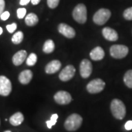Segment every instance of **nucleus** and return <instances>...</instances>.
<instances>
[{
	"label": "nucleus",
	"instance_id": "nucleus-1",
	"mask_svg": "<svg viewBox=\"0 0 132 132\" xmlns=\"http://www.w3.org/2000/svg\"><path fill=\"white\" fill-rule=\"evenodd\" d=\"M111 113L116 119L122 120L126 114V108L124 103L119 99L115 98L111 102L110 105Z\"/></svg>",
	"mask_w": 132,
	"mask_h": 132
},
{
	"label": "nucleus",
	"instance_id": "nucleus-2",
	"mask_svg": "<svg viewBox=\"0 0 132 132\" xmlns=\"http://www.w3.org/2000/svg\"><path fill=\"white\" fill-rule=\"evenodd\" d=\"M82 122V118L78 114H72L69 116L64 122V127L69 131H76L80 127Z\"/></svg>",
	"mask_w": 132,
	"mask_h": 132
},
{
	"label": "nucleus",
	"instance_id": "nucleus-3",
	"mask_svg": "<svg viewBox=\"0 0 132 132\" xmlns=\"http://www.w3.org/2000/svg\"><path fill=\"white\" fill-rule=\"evenodd\" d=\"M72 15L74 20L80 24H84L87 20V9L85 4H79L74 8Z\"/></svg>",
	"mask_w": 132,
	"mask_h": 132
},
{
	"label": "nucleus",
	"instance_id": "nucleus-4",
	"mask_svg": "<svg viewBox=\"0 0 132 132\" xmlns=\"http://www.w3.org/2000/svg\"><path fill=\"white\" fill-rule=\"evenodd\" d=\"M111 11L107 9H100L95 13L93 16V21L98 25H103L105 24L111 16Z\"/></svg>",
	"mask_w": 132,
	"mask_h": 132
},
{
	"label": "nucleus",
	"instance_id": "nucleus-5",
	"mask_svg": "<svg viewBox=\"0 0 132 132\" xmlns=\"http://www.w3.org/2000/svg\"><path fill=\"white\" fill-rule=\"evenodd\" d=\"M110 52L111 56L115 59L123 58L128 53L127 47L123 45H114L110 48Z\"/></svg>",
	"mask_w": 132,
	"mask_h": 132
},
{
	"label": "nucleus",
	"instance_id": "nucleus-6",
	"mask_svg": "<svg viewBox=\"0 0 132 132\" xmlns=\"http://www.w3.org/2000/svg\"><path fill=\"white\" fill-rule=\"evenodd\" d=\"M105 86V82L102 79L96 78L87 84V90L90 94H97L102 92Z\"/></svg>",
	"mask_w": 132,
	"mask_h": 132
},
{
	"label": "nucleus",
	"instance_id": "nucleus-7",
	"mask_svg": "<svg viewBox=\"0 0 132 132\" xmlns=\"http://www.w3.org/2000/svg\"><path fill=\"white\" fill-rule=\"evenodd\" d=\"M12 91V83L5 76H0V95L7 96Z\"/></svg>",
	"mask_w": 132,
	"mask_h": 132
},
{
	"label": "nucleus",
	"instance_id": "nucleus-8",
	"mask_svg": "<svg viewBox=\"0 0 132 132\" xmlns=\"http://www.w3.org/2000/svg\"><path fill=\"white\" fill-rule=\"evenodd\" d=\"M92 72V65L88 59H85L81 62L80 65V75L83 78H87L90 77Z\"/></svg>",
	"mask_w": 132,
	"mask_h": 132
},
{
	"label": "nucleus",
	"instance_id": "nucleus-9",
	"mask_svg": "<svg viewBox=\"0 0 132 132\" xmlns=\"http://www.w3.org/2000/svg\"><path fill=\"white\" fill-rule=\"evenodd\" d=\"M55 102L59 105H67L72 101V96L68 92L60 90L57 92L54 95Z\"/></svg>",
	"mask_w": 132,
	"mask_h": 132
},
{
	"label": "nucleus",
	"instance_id": "nucleus-10",
	"mask_svg": "<svg viewBox=\"0 0 132 132\" xmlns=\"http://www.w3.org/2000/svg\"><path fill=\"white\" fill-rule=\"evenodd\" d=\"M76 70L74 66L68 65L62 69L59 75V78L62 81H67L71 80L75 75Z\"/></svg>",
	"mask_w": 132,
	"mask_h": 132
},
{
	"label": "nucleus",
	"instance_id": "nucleus-11",
	"mask_svg": "<svg viewBox=\"0 0 132 132\" xmlns=\"http://www.w3.org/2000/svg\"><path fill=\"white\" fill-rule=\"evenodd\" d=\"M57 29L61 34L69 39H72L75 36L76 33L74 29L65 23L59 24Z\"/></svg>",
	"mask_w": 132,
	"mask_h": 132
},
{
	"label": "nucleus",
	"instance_id": "nucleus-12",
	"mask_svg": "<svg viewBox=\"0 0 132 132\" xmlns=\"http://www.w3.org/2000/svg\"><path fill=\"white\" fill-rule=\"evenodd\" d=\"M102 34L105 39L109 41H116L118 39V34L114 29L109 27L104 28L102 30Z\"/></svg>",
	"mask_w": 132,
	"mask_h": 132
},
{
	"label": "nucleus",
	"instance_id": "nucleus-13",
	"mask_svg": "<svg viewBox=\"0 0 132 132\" xmlns=\"http://www.w3.org/2000/svg\"><path fill=\"white\" fill-rule=\"evenodd\" d=\"M61 67V63L58 60H53L50 62L45 66V72L48 74H53L59 70Z\"/></svg>",
	"mask_w": 132,
	"mask_h": 132
},
{
	"label": "nucleus",
	"instance_id": "nucleus-14",
	"mask_svg": "<svg viewBox=\"0 0 132 132\" xmlns=\"http://www.w3.org/2000/svg\"><path fill=\"white\" fill-rule=\"evenodd\" d=\"M27 57V52L25 50H20L16 52L12 57V62L15 65H21Z\"/></svg>",
	"mask_w": 132,
	"mask_h": 132
},
{
	"label": "nucleus",
	"instance_id": "nucleus-15",
	"mask_svg": "<svg viewBox=\"0 0 132 132\" xmlns=\"http://www.w3.org/2000/svg\"><path fill=\"white\" fill-rule=\"evenodd\" d=\"M33 73L30 70H24L20 73L19 80L22 85H28L32 80Z\"/></svg>",
	"mask_w": 132,
	"mask_h": 132
},
{
	"label": "nucleus",
	"instance_id": "nucleus-16",
	"mask_svg": "<svg viewBox=\"0 0 132 132\" xmlns=\"http://www.w3.org/2000/svg\"><path fill=\"white\" fill-rule=\"evenodd\" d=\"M105 56V52L100 47H97L90 53V57L94 61H100Z\"/></svg>",
	"mask_w": 132,
	"mask_h": 132
},
{
	"label": "nucleus",
	"instance_id": "nucleus-17",
	"mask_svg": "<svg viewBox=\"0 0 132 132\" xmlns=\"http://www.w3.org/2000/svg\"><path fill=\"white\" fill-rule=\"evenodd\" d=\"M24 120V116L20 112H17L15 113L9 119V122L11 125L14 126L20 125Z\"/></svg>",
	"mask_w": 132,
	"mask_h": 132
},
{
	"label": "nucleus",
	"instance_id": "nucleus-18",
	"mask_svg": "<svg viewBox=\"0 0 132 132\" xmlns=\"http://www.w3.org/2000/svg\"><path fill=\"white\" fill-rule=\"evenodd\" d=\"M26 24L29 26H35L39 21V19L37 15L34 14V13H30L26 15L25 19Z\"/></svg>",
	"mask_w": 132,
	"mask_h": 132
},
{
	"label": "nucleus",
	"instance_id": "nucleus-19",
	"mask_svg": "<svg viewBox=\"0 0 132 132\" xmlns=\"http://www.w3.org/2000/svg\"><path fill=\"white\" fill-rule=\"evenodd\" d=\"M54 48H55V45H54L53 40L48 39V40H46L45 42L44 43L42 50L44 53L49 54L53 52Z\"/></svg>",
	"mask_w": 132,
	"mask_h": 132
},
{
	"label": "nucleus",
	"instance_id": "nucleus-20",
	"mask_svg": "<svg viewBox=\"0 0 132 132\" xmlns=\"http://www.w3.org/2000/svg\"><path fill=\"white\" fill-rule=\"evenodd\" d=\"M125 85L129 88L132 89V70H128L123 77Z\"/></svg>",
	"mask_w": 132,
	"mask_h": 132
},
{
	"label": "nucleus",
	"instance_id": "nucleus-21",
	"mask_svg": "<svg viewBox=\"0 0 132 132\" xmlns=\"http://www.w3.org/2000/svg\"><path fill=\"white\" fill-rule=\"evenodd\" d=\"M23 37L24 35L23 32H21V31H18V32H15L13 35L12 37V42H13V44L17 45V44H20L22 42L23 40Z\"/></svg>",
	"mask_w": 132,
	"mask_h": 132
},
{
	"label": "nucleus",
	"instance_id": "nucleus-22",
	"mask_svg": "<svg viewBox=\"0 0 132 132\" xmlns=\"http://www.w3.org/2000/svg\"><path fill=\"white\" fill-rule=\"evenodd\" d=\"M37 61V55L34 53H32L29 55L28 58L26 59V64L28 66H33L36 64Z\"/></svg>",
	"mask_w": 132,
	"mask_h": 132
},
{
	"label": "nucleus",
	"instance_id": "nucleus-23",
	"mask_svg": "<svg viewBox=\"0 0 132 132\" xmlns=\"http://www.w3.org/2000/svg\"><path fill=\"white\" fill-rule=\"evenodd\" d=\"M57 118H58V115H57V114H53L52 116V117H51L50 120L46 122L48 128H50V129L52 128V127L55 125L56 123Z\"/></svg>",
	"mask_w": 132,
	"mask_h": 132
},
{
	"label": "nucleus",
	"instance_id": "nucleus-24",
	"mask_svg": "<svg viewBox=\"0 0 132 132\" xmlns=\"http://www.w3.org/2000/svg\"><path fill=\"white\" fill-rule=\"evenodd\" d=\"M123 17L127 20H132V7L125 9L123 13Z\"/></svg>",
	"mask_w": 132,
	"mask_h": 132
},
{
	"label": "nucleus",
	"instance_id": "nucleus-25",
	"mask_svg": "<svg viewBox=\"0 0 132 132\" xmlns=\"http://www.w3.org/2000/svg\"><path fill=\"white\" fill-rule=\"evenodd\" d=\"M60 0H47V4L51 9H54L58 6Z\"/></svg>",
	"mask_w": 132,
	"mask_h": 132
},
{
	"label": "nucleus",
	"instance_id": "nucleus-26",
	"mask_svg": "<svg viewBox=\"0 0 132 132\" xmlns=\"http://www.w3.org/2000/svg\"><path fill=\"white\" fill-rule=\"evenodd\" d=\"M17 16L19 19H22L24 17L26 14V10L25 8H19L16 11Z\"/></svg>",
	"mask_w": 132,
	"mask_h": 132
},
{
	"label": "nucleus",
	"instance_id": "nucleus-27",
	"mask_svg": "<svg viewBox=\"0 0 132 132\" xmlns=\"http://www.w3.org/2000/svg\"><path fill=\"white\" fill-rule=\"evenodd\" d=\"M16 28H17V25H16V24L15 23L6 26V28H7V30L8 31V32H10V33L14 32V31L16 30Z\"/></svg>",
	"mask_w": 132,
	"mask_h": 132
},
{
	"label": "nucleus",
	"instance_id": "nucleus-28",
	"mask_svg": "<svg viewBox=\"0 0 132 132\" xmlns=\"http://www.w3.org/2000/svg\"><path fill=\"white\" fill-rule=\"evenodd\" d=\"M9 16H10V13L8 12V11H5V12H4L2 14H1V15L0 17H1V19L2 20L5 21L9 19Z\"/></svg>",
	"mask_w": 132,
	"mask_h": 132
},
{
	"label": "nucleus",
	"instance_id": "nucleus-29",
	"mask_svg": "<svg viewBox=\"0 0 132 132\" xmlns=\"http://www.w3.org/2000/svg\"><path fill=\"white\" fill-rule=\"evenodd\" d=\"M5 8V1L4 0H0V16L3 13V11Z\"/></svg>",
	"mask_w": 132,
	"mask_h": 132
},
{
	"label": "nucleus",
	"instance_id": "nucleus-30",
	"mask_svg": "<svg viewBox=\"0 0 132 132\" xmlns=\"http://www.w3.org/2000/svg\"><path fill=\"white\" fill-rule=\"evenodd\" d=\"M125 128L127 130H131L132 129V120H128L125 123Z\"/></svg>",
	"mask_w": 132,
	"mask_h": 132
},
{
	"label": "nucleus",
	"instance_id": "nucleus-31",
	"mask_svg": "<svg viewBox=\"0 0 132 132\" xmlns=\"http://www.w3.org/2000/svg\"><path fill=\"white\" fill-rule=\"evenodd\" d=\"M30 1L31 0H20V4L21 5V6H24V5L28 4Z\"/></svg>",
	"mask_w": 132,
	"mask_h": 132
},
{
	"label": "nucleus",
	"instance_id": "nucleus-32",
	"mask_svg": "<svg viewBox=\"0 0 132 132\" xmlns=\"http://www.w3.org/2000/svg\"><path fill=\"white\" fill-rule=\"evenodd\" d=\"M31 2L33 5H37L40 2V0H31Z\"/></svg>",
	"mask_w": 132,
	"mask_h": 132
},
{
	"label": "nucleus",
	"instance_id": "nucleus-33",
	"mask_svg": "<svg viewBox=\"0 0 132 132\" xmlns=\"http://www.w3.org/2000/svg\"><path fill=\"white\" fill-rule=\"evenodd\" d=\"M3 29H2V28L1 27H0V35H1V34H2L3 33Z\"/></svg>",
	"mask_w": 132,
	"mask_h": 132
},
{
	"label": "nucleus",
	"instance_id": "nucleus-34",
	"mask_svg": "<svg viewBox=\"0 0 132 132\" xmlns=\"http://www.w3.org/2000/svg\"><path fill=\"white\" fill-rule=\"evenodd\" d=\"M4 132H11V131H10V130H6V131H5Z\"/></svg>",
	"mask_w": 132,
	"mask_h": 132
},
{
	"label": "nucleus",
	"instance_id": "nucleus-35",
	"mask_svg": "<svg viewBox=\"0 0 132 132\" xmlns=\"http://www.w3.org/2000/svg\"><path fill=\"white\" fill-rule=\"evenodd\" d=\"M0 123H1V121H0Z\"/></svg>",
	"mask_w": 132,
	"mask_h": 132
}]
</instances>
